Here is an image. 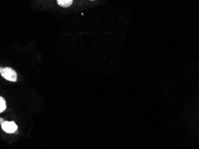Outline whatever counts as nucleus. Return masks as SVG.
<instances>
[{
  "label": "nucleus",
  "mask_w": 199,
  "mask_h": 149,
  "mask_svg": "<svg viewBox=\"0 0 199 149\" xmlns=\"http://www.w3.org/2000/svg\"><path fill=\"white\" fill-rule=\"evenodd\" d=\"M0 72L4 78L12 82L16 81L17 73L13 69L10 68H1Z\"/></svg>",
  "instance_id": "nucleus-1"
},
{
  "label": "nucleus",
  "mask_w": 199,
  "mask_h": 149,
  "mask_svg": "<svg viewBox=\"0 0 199 149\" xmlns=\"http://www.w3.org/2000/svg\"><path fill=\"white\" fill-rule=\"evenodd\" d=\"M0 120H1V124L2 125L3 123L4 122V121H3V119H2V118H1Z\"/></svg>",
  "instance_id": "nucleus-5"
},
{
  "label": "nucleus",
  "mask_w": 199,
  "mask_h": 149,
  "mask_svg": "<svg viewBox=\"0 0 199 149\" xmlns=\"http://www.w3.org/2000/svg\"><path fill=\"white\" fill-rule=\"evenodd\" d=\"M58 4L63 7H68L73 3L72 0H57Z\"/></svg>",
  "instance_id": "nucleus-3"
},
{
  "label": "nucleus",
  "mask_w": 199,
  "mask_h": 149,
  "mask_svg": "<svg viewBox=\"0 0 199 149\" xmlns=\"http://www.w3.org/2000/svg\"><path fill=\"white\" fill-rule=\"evenodd\" d=\"M6 109V101L3 97H0V112H2Z\"/></svg>",
  "instance_id": "nucleus-4"
},
{
  "label": "nucleus",
  "mask_w": 199,
  "mask_h": 149,
  "mask_svg": "<svg viewBox=\"0 0 199 149\" xmlns=\"http://www.w3.org/2000/svg\"><path fill=\"white\" fill-rule=\"evenodd\" d=\"M1 127L4 131L7 133H13L18 130L17 125L13 121H4L1 125Z\"/></svg>",
  "instance_id": "nucleus-2"
}]
</instances>
